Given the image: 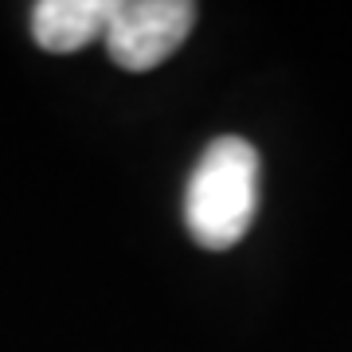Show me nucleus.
I'll use <instances>...</instances> for the list:
<instances>
[{
	"label": "nucleus",
	"mask_w": 352,
	"mask_h": 352,
	"mask_svg": "<svg viewBox=\"0 0 352 352\" xmlns=\"http://www.w3.org/2000/svg\"><path fill=\"white\" fill-rule=\"evenodd\" d=\"M258 153L243 138H215L184 188V223L204 251H227L251 231L258 212Z\"/></svg>",
	"instance_id": "1"
},
{
	"label": "nucleus",
	"mask_w": 352,
	"mask_h": 352,
	"mask_svg": "<svg viewBox=\"0 0 352 352\" xmlns=\"http://www.w3.org/2000/svg\"><path fill=\"white\" fill-rule=\"evenodd\" d=\"M196 4L188 0H118L106 28V55L122 71H153L188 39Z\"/></svg>",
	"instance_id": "2"
},
{
	"label": "nucleus",
	"mask_w": 352,
	"mask_h": 352,
	"mask_svg": "<svg viewBox=\"0 0 352 352\" xmlns=\"http://www.w3.org/2000/svg\"><path fill=\"white\" fill-rule=\"evenodd\" d=\"M118 0H39L32 8V36L43 51L71 55L106 39Z\"/></svg>",
	"instance_id": "3"
}]
</instances>
